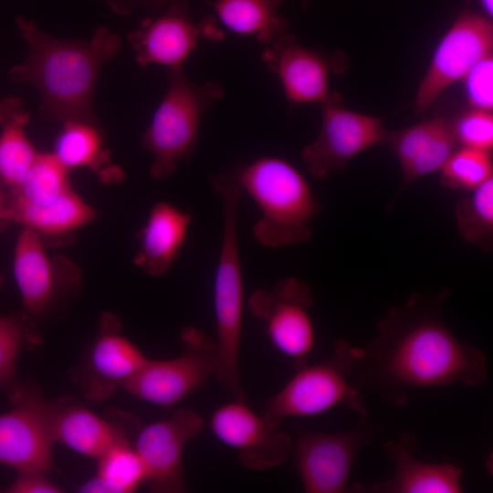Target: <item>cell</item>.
Segmentation results:
<instances>
[{"label": "cell", "mask_w": 493, "mask_h": 493, "mask_svg": "<svg viewBox=\"0 0 493 493\" xmlns=\"http://www.w3.org/2000/svg\"><path fill=\"white\" fill-rule=\"evenodd\" d=\"M309 3V0H302L301 1L302 8L305 9L308 6Z\"/></svg>", "instance_id": "40"}, {"label": "cell", "mask_w": 493, "mask_h": 493, "mask_svg": "<svg viewBox=\"0 0 493 493\" xmlns=\"http://www.w3.org/2000/svg\"><path fill=\"white\" fill-rule=\"evenodd\" d=\"M417 438L404 433L385 445L393 462L391 479L368 488L376 493H459L462 492V469L450 462L429 463L414 456Z\"/></svg>", "instance_id": "19"}, {"label": "cell", "mask_w": 493, "mask_h": 493, "mask_svg": "<svg viewBox=\"0 0 493 493\" xmlns=\"http://www.w3.org/2000/svg\"><path fill=\"white\" fill-rule=\"evenodd\" d=\"M97 460V474L79 492L131 493L148 481L145 466L130 441L118 444Z\"/></svg>", "instance_id": "25"}, {"label": "cell", "mask_w": 493, "mask_h": 493, "mask_svg": "<svg viewBox=\"0 0 493 493\" xmlns=\"http://www.w3.org/2000/svg\"><path fill=\"white\" fill-rule=\"evenodd\" d=\"M285 0H215L209 2L219 21L238 35L270 45L288 32L289 23L278 14Z\"/></svg>", "instance_id": "24"}, {"label": "cell", "mask_w": 493, "mask_h": 493, "mask_svg": "<svg viewBox=\"0 0 493 493\" xmlns=\"http://www.w3.org/2000/svg\"><path fill=\"white\" fill-rule=\"evenodd\" d=\"M121 330L116 315L102 314L98 332L73 372L83 395L92 403L110 397L149 360Z\"/></svg>", "instance_id": "15"}, {"label": "cell", "mask_w": 493, "mask_h": 493, "mask_svg": "<svg viewBox=\"0 0 493 493\" xmlns=\"http://www.w3.org/2000/svg\"><path fill=\"white\" fill-rule=\"evenodd\" d=\"M9 222H13L9 196L6 193L0 190V226Z\"/></svg>", "instance_id": "37"}, {"label": "cell", "mask_w": 493, "mask_h": 493, "mask_svg": "<svg viewBox=\"0 0 493 493\" xmlns=\"http://www.w3.org/2000/svg\"><path fill=\"white\" fill-rule=\"evenodd\" d=\"M110 10L121 16L131 14L138 7L163 10L174 0H102Z\"/></svg>", "instance_id": "36"}, {"label": "cell", "mask_w": 493, "mask_h": 493, "mask_svg": "<svg viewBox=\"0 0 493 493\" xmlns=\"http://www.w3.org/2000/svg\"><path fill=\"white\" fill-rule=\"evenodd\" d=\"M261 59L278 76L287 98L296 103L320 102L330 94V72L341 69L336 55H327L297 42L289 32L273 41Z\"/></svg>", "instance_id": "18"}, {"label": "cell", "mask_w": 493, "mask_h": 493, "mask_svg": "<svg viewBox=\"0 0 493 493\" xmlns=\"http://www.w3.org/2000/svg\"><path fill=\"white\" fill-rule=\"evenodd\" d=\"M362 348L340 339L324 361L297 368V372L267 403L262 414L280 425L288 417L322 414L344 405L368 416V409L360 389L351 384V375L362 355Z\"/></svg>", "instance_id": "6"}, {"label": "cell", "mask_w": 493, "mask_h": 493, "mask_svg": "<svg viewBox=\"0 0 493 493\" xmlns=\"http://www.w3.org/2000/svg\"><path fill=\"white\" fill-rule=\"evenodd\" d=\"M493 25L480 12L466 10L438 43L415 97V111L424 113L449 86L462 80L481 59L492 54Z\"/></svg>", "instance_id": "10"}, {"label": "cell", "mask_w": 493, "mask_h": 493, "mask_svg": "<svg viewBox=\"0 0 493 493\" xmlns=\"http://www.w3.org/2000/svg\"><path fill=\"white\" fill-rule=\"evenodd\" d=\"M223 206V234L215 276L216 377L235 400L245 401L238 362L242 338L244 281L237 239V212L244 194L234 169L211 176Z\"/></svg>", "instance_id": "3"}, {"label": "cell", "mask_w": 493, "mask_h": 493, "mask_svg": "<svg viewBox=\"0 0 493 493\" xmlns=\"http://www.w3.org/2000/svg\"><path fill=\"white\" fill-rule=\"evenodd\" d=\"M493 57L487 56L477 63L462 79L469 103L476 109L493 108Z\"/></svg>", "instance_id": "34"}, {"label": "cell", "mask_w": 493, "mask_h": 493, "mask_svg": "<svg viewBox=\"0 0 493 493\" xmlns=\"http://www.w3.org/2000/svg\"><path fill=\"white\" fill-rule=\"evenodd\" d=\"M14 274L24 308L35 319L54 314L79 286L77 267L64 257H49L41 236L26 226L16 241Z\"/></svg>", "instance_id": "9"}, {"label": "cell", "mask_w": 493, "mask_h": 493, "mask_svg": "<svg viewBox=\"0 0 493 493\" xmlns=\"http://www.w3.org/2000/svg\"><path fill=\"white\" fill-rule=\"evenodd\" d=\"M8 398L14 408L0 414V463L17 472L49 473L54 441L48 427L47 400L38 388L24 383Z\"/></svg>", "instance_id": "13"}, {"label": "cell", "mask_w": 493, "mask_h": 493, "mask_svg": "<svg viewBox=\"0 0 493 493\" xmlns=\"http://www.w3.org/2000/svg\"><path fill=\"white\" fill-rule=\"evenodd\" d=\"M279 426L241 400L217 408L210 421L216 438L238 452L246 468L256 471L276 467L287 460L291 440Z\"/></svg>", "instance_id": "17"}, {"label": "cell", "mask_w": 493, "mask_h": 493, "mask_svg": "<svg viewBox=\"0 0 493 493\" xmlns=\"http://www.w3.org/2000/svg\"><path fill=\"white\" fill-rule=\"evenodd\" d=\"M234 170L243 191L260 209L261 217L253 227L260 245L278 248L311 239V222L322 205L291 163L267 156Z\"/></svg>", "instance_id": "4"}, {"label": "cell", "mask_w": 493, "mask_h": 493, "mask_svg": "<svg viewBox=\"0 0 493 493\" xmlns=\"http://www.w3.org/2000/svg\"><path fill=\"white\" fill-rule=\"evenodd\" d=\"M218 39L222 32L213 19L196 23L187 0H174L154 16L144 19L130 32L128 41L142 67L160 64L168 68H183L201 37Z\"/></svg>", "instance_id": "14"}, {"label": "cell", "mask_w": 493, "mask_h": 493, "mask_svg": "<svg viewBox=\"0 0 493 493\" xmlns=\"http://www.w3.org/2000/svg\"><path fill=\"white\" fill-rule=\"evenodd\" d=\"M53 154L67 169L86 167L104 184L120 183L124 178L122 169L111 162L99 124L63 123Z\"/></svg>", "instance_id": "22"}, {"label": "cell", "mask_w": 493, "mask_h": 493, "mask_svg": "<svg viewBox=\"0 0 493 493\" xmlns=\"http://www.w3.org/2000/svg\"><path fill=\"white\" fill-rule=\"evenodd\" d=\"M195 411L181 408L169 417L144 426L134 446L147 471L152 492L181 493L187 490L183 456L186 444L204 428Z\"/></svg>", "instance_id": "16"}, {"label": "cell", "mask_w": 493, "mask_h": 493, "mask_svg": "<svg viewBox=\"0 0 493 493\" xmlns=\"http://www.w3.org/2000/svg\"><path fill=\"white\" fill-rule=\"evenodd\" d=\"M24 105L18 98H8L0 100V123L13 111Z\"/></svg>", "instance_id": "38"}, {"label": "cell", "mask_w": 493, "mask_h": 493, "mask_svg": "<svg viewBox=\"0 0 493 493\" xmlns=\"http://www.w3.org/2000/svg\"><path fill=\"white\" fill-rule=\"evenodd\" d=\"M361 417L352 429L336 434L311 433L302 436L295 447V463L307 493L356 491L350 477L359 451L369 444L374 429Z\"/></svg>", "instance_id": "12"}, {"label": "cell", "mask_w": 493, "mask_h": 493, "mask_svg": "<svg viewBox=\"0 0 493 493\" xmlns=\"http://www.w3.org/2000/svg\"><path fill=\"white\" fill-rule=\"evenodd\" d=\"M28 120L22 105L0 123V190L7 194L19 185L38 153L24 131Z\"/></svg>", "instance_id": "26"}, {"label": "cell", "mask_w": 493, "mask_h": 493, "mask_svg": "<svg viewBox=\"0 0 493 493\" xmlns=\"http://www.w3.org/2000/svg\"><path fill=\"white\" fill-rule=\"evenodd\" d=\"M36 339L32 326L22 316H0V390L9 396L20 384L16 378L18 355Z\"/></svg>", "instance_id": "30"}, {"label": "cell", "mask_w": 493, "mask_h": 493, "mask_svg": "<svg viewBox=\"0 0 493 493\" xmlns=\"http://www.w3.org/2000/svg\"><path fill=\"white\" fill-rule=\"evenodd\" d=\"M444 297L414 294L404 306L388 310L354 369L359 389H371L386 404L401 407L414 389L477 387L486 382L483 351L459 341L441 319Z\"/></svg>", "instance_id": "1"}, {"label": "cell", "mask_w": 493, "mask_h": 493, "mask_svg": "<svg viewBox=\"0 0 493 493\" xmlns=\"http://www.w3.org/2000/svg\"><path fill=\"white\" fill-rule=\"evenodd\" d=\"M457 148L458 142L455 134L453 121L443 117L438 129L426 147L412 164L402 173V185L399 194L414 181L440 171Z\"/></svg>", "instance_id": "31"}, {"label": "cell", "mask_w": 493, "mask_h": 493, "mask_svg": "<svg viewBox=\"0 0 493 493\" xmlns=\"http://www.w3.org/2000/svg\"><path fill=\"white\" fill-rule=\"evenodd\" d=\"M493 176L491 152L460 147L440 170V183L448 189L471 191Z\"/></svg>", "instance_id": "29"}, {"label": "cell", "mask_w": 493, "mask_h": 493, "mask_svg": "<svg viewBox=\"0 0 493 493\" xmlns=\"http://www.w3.org/2000/svg\"><path fill=\"white\" fill-rule=\"evenodd\" d=\"M16 23L29 53L9 71L11 79L37 89L41 112L47 119L100 125L93 110L95 88L103 66L121 47L119 35L100 26L89 41L61 40L23 17Z\"/></svg>", "instance_id": "2"}, {"label": "cell", "mask_w": 493, "mask_h": 493, "mask_svg": "<svg viewBox=\"0 0 493 493\" xmlns=\"http://www.w3.org/2000/svg\"><path fill=\"white\" fill-rule=\"evenodd\" d=\"M443 117L424 121L398 131H386L384 144L394 152L404 172L426 147L438 129Z\"/></svg>", "instance_id": "32"}, {"label": "cell", "mask_w": 493, "mask_h": 493, "mask_svg": "<svg viewBox=\"0 0 493 493\" xmlns=\"http://www.w3.org/2000/svg\"><path fill=\"white\" fill-rule=\"evenodd\" d=\"M248 304L253 315L265 323L274 347L290 358L296 368L307 364L316 341L309 315L313 297L309 286L301 279L288 277L271 290L255 291Z\"/></svg>", "instance_id": "11"}, {"label": "cell", "mask_w": 493, "mask_h": 493, "mask_svg": "<svg viewBox=\"0 0 493 493\" xmlns=\"http://www.w3.org/2000/svg\"><path fill=\"white\" fill-rule=\"evenodd\" d=\"M192 220L189 213L167 202L155 204L138 234L135 266L151 277L164 275L179 257Z\"/></svg>", "instance_id": "21"}, {"label": "cell", "mask_w": 493, "mask_h": 493, "mask_svg": "<svg viewBox=\"0 0 493 493\" xmlns=\"http://www.w3.org/2000/svg\"><path fill=\"white\" fill-rule=\"evenodd\" d=\"M482 10V14L492 19L493 16V0H476Z\"/></svg>", "instance_id": "39"}, {"label": "cell", "mask_w": 493, "mask_h": 493, "mask_svg": "<svg viewBox=\"0 0 493 493\" xmlns=\"http://www.w3.org/2000/svg\"><path fill=\"white\" fill-rule=\"evenodd\" d=\"M184 350L177 357L148 360L121 386L147 403L171 407L203 387L216 371L215 342L201 330L185 328L181 334Z\"/></svg>", "instance_id": "7"}, {"label": "cell", "mask_w": 493, "mask_h": 493, "mask_svg": "<svg viewBox=\"0 0 493 493\" xmlns=\"http://www.w3.org/2000/svg\"><path fill=\"white\" fill-rule=\"evenodd\" d=\"M68 172L53 153L38 152L19 185L8 196L33 205H47L71 188Z\"/></svg>", "instance_id": "28"}, {"label": "cell", "mask_w": 493, "mask_h": 493, "mask_svg": "<svg viewBox=\"0 0 493 493\" xmlns=\"http://www.w3.org/2000/svg\"><path fill=\"white\" fill-rule=\"evenodd\" d=\"M13 222L37 234L58 236L72 232L90 222L98 213L70 188L53 202L33 205L9 198Z\"/></svg>", "instance_id": "23"}, {"label": "cell", "mask_w": 493, "mask_h": 493, "mask_svg": "<svg viewBox=\"0 0 493 493\" xmlns=\"http://www.w3.org/2000/svg\"><path fill=\"white\" fill-rule=\"evenodd\" d=\"M460 147L491 152L493 148V115L491 110L474 108L453 121Z\"/></svg>", "instance_id": "33"}, {"label": "cell", "mask_w": 493, "mask_h": 493, "mask_svg": "<svg viewBox=\"0 0 493 493\" xmlns=\"http://www.w3.org/2000/svg\"><path fill=\"white\" fill-rule=\"evenodd\" d=\"M2 283H3V278H2V277H1V275H0V288H1V286H2Z\"/></svg>", "instance_id": "41"}, {"label": "cell", "mask_w": 493, "mask_h": 493, "mask_svg": "<svg viewBox=\"0 0 493 493\" xmlns=\"http://www.w3.org/2000/svg\"><path fill=\"white\" fill-rule=\"evenodd\" d=\"M468 192L455 206L458 232L466 242L490 252L493 246V176Z\"/></svg>", "instance_id": "27"}, {"label": "cell", "mask_w": 493, "mask_h": 493, "mask_svg": "<svg viewBox=\"0 0 493 493\" xmlns=\"http://www.w3.org/2000/svg\"><path fill=\"white\" fill-rule=\"evenodd\" d=\"M168 88L143 135V145L152 156L151 175L171 176L179 162L188 161L197 143L205 112L224 93L216 82L193 83L183 68H168Z\"/></svg>", "instance_id": "5"}, {"label": "cell", "mask_w": 493, "mask_h": 493, "mask_svg": "<svg viewBox=\"0 0 493 493\" xmlns=\"http://www.w3.org/2000/svg\"><path fill=\"white\" fill-rule=\"evenodd\" d=\"M322 104L318 138L302 151L309 173L325 178L341 171L347 163L376 145L384 144L386 131L381 119L347 110L341 96L330 91Z\"/></svg>", "instance_id": "8"}, {"label": "cell", "mask_w": 493, "mask_h": 493, "mask_svg": "<svg viewBox=\"0 0 493 493\" xmlns=\"http://www.w3.org/2000/svg\"><path fill=\"white\" fill-rule=\"evenodd\" d=\"M46 410L53 441L79 454L98 459L118 444L130 441L121 425L69 397L47 400Z\"/></svg>", "instance_id": "20"}, {"label": "cell", "mask_w": 493, "mask_h": 493, "mask_svg": "<svg viewBox=\"0 0 493 493\" xmlns=\"http://www.w3.org/2000/svg\"><path fill=\"white\" fill-rule=\"evenodd\" d=\"M5 492L9 493H60L63 489L47 477V473L38 470L17 472L16 478Z\"/></svg>", "instance_id": "35"}]
</instances>
